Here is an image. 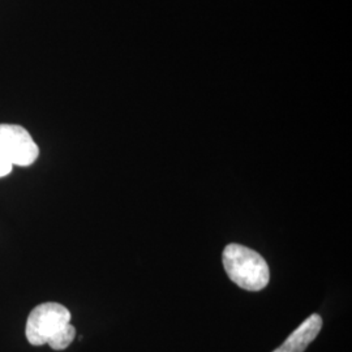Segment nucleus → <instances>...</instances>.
I'll list each match as a JSON object with an SVG mask.
<instances>
[{"mask_svg": "<svg viewBox=\"0 0 352 352\" xmlns=\"http://www.w3.org/2000/svg\"><path fill=\"white\" fill-rule=\"evenodd\" d=\"M75 337V327L69 324V325H67V327L64 329L63 331H62L56 338H54V340H51L50 343H49V346H50L52 350L62 351V350H65V349L74 342Z\"/></svg>", "mask_w": 352, "mask_h": 352, "instance_id": "nucleus-5", "label": "nucleus"}, {"mask_svg": "<svg viewBox=\"0 0 352 352\" xmlns=\"http://www.w3.org/2000/svg\"><path fill=\"white\" fill-rule=\"evenodd\" d=\"M222 258L227 276L240 289L257 292L267 286L270 270L257 252L240 244H228Z\"/></svg>", "mask_w": 352, "mask_h": 352, "instance_id": "nucleus-1", "label": "nucleus"}, {"mask_svg": "<svg viewBox=\"0 0 352 352\" xmlns=\"http://www.w3.org/2000/svg\"><path fill=\"white\" fill-rule=\"evenodd\" d=\"M12 173V164H8L3 158H0V177L7 176Z\"/></svg>", "mask_w": 352, "mask_h": 352, "instance_id": "nucleus-6", "label": "nucleus"}, {"mask_svg": "<svg viewBox=\"0 0 352 352\" xmlns=\"http://www.w3.org/2000/svg\"><path fill=\"white\" fill-rule=\"evenodd\" d=\"M322 327V318L312 315L298 327L285 343L273 352H304L308 346L317 338Z\"/></svg>", "mask_w": 352, "mask_h": 352, "instance_id": "nucleus-4", "label": "nucleus"}, {"mask_svg": "<svg viewBox=\"0 0 352 352\" xmlns=\"http://www.w3.org/2000/svg\"><path fill=\"white\" fill-rule=\"evenodd\" d=\"M71 324V312L59 302L37 305L26 321V340L33 346L49 344L67 325Z\"/></svg>", "mask_w": 352, "mask_h": 352, "instance_id": "nucleus-2", "label": "nucleus"}, {"mask_svg": "<svg viewBox=\"0 0 352 352\" xmlns=\"http://www.w3.org/2000/svg\"><path fill=\"white\" fill-rule=\"evenodd\" d=\"M39 149L24 126L0 124V158L16 166H30L37 161Z\"/></svg>", "mask_w": 352, "mask_h": 352, "instance_id": "nucleus-3", "label": "nucleus"}]
</instances>
